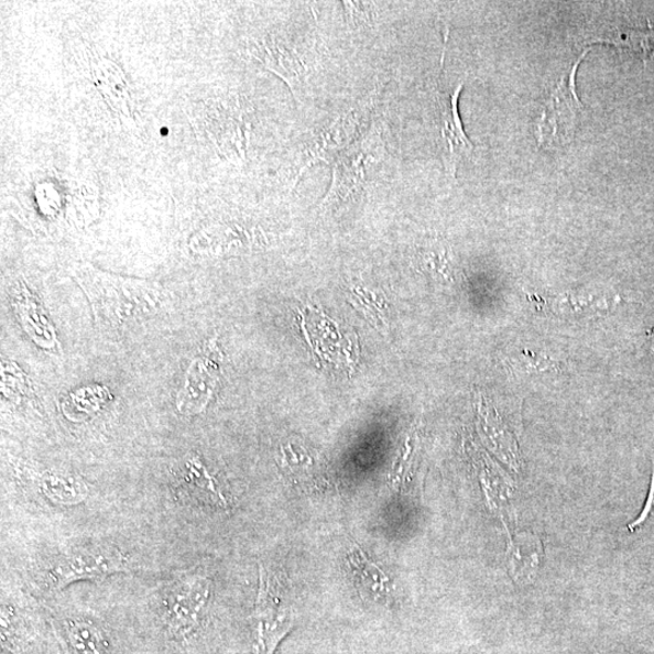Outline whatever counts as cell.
<instances>
[{
  "instance_id": "obj_1",
  "label": "cell",
  "mask_w": 654,
  "mask_h": 654,
  "mask_svg": "<svg viewBox=\"0 0 654 654\" xmlns=\"http://www.w3.org/2000/svg\"><path fill=\"white\" fill-rule=\"evenodd\" d=\"M73 276L87 295L97 329L117 333L135 320L160 310L163 290L141 279L108 274L89 263H80Z\"/></svg>"
},
{
  "instance_id": "obj_2",
  "label": "cell",
  "mask_w": 654,
  "mask_h": 654,
  "mask_svg": "<svg viewBox=\"0 0 654 654\" xmlns=\"http://www.w3.org/2000/svg\"><path fill=\"white\" fill-rule=\"evenodd\" d=\"M259 590L251 614L252 654H275L296 626L297 615L281 580L259 564Z\"/></svg>"
},
{
  "instance_id": "obj_3",
  "label": "cell",
  "mask_w": 654,
  "mask_h": 654,
  "mask_svg": "<svg viewBox=\"0 0 654 654\" xmlns=\"http://www.w3.org/2000/svg\"><path fill=\"white\" fill-rule=\"evenodd\" d=\"M379 100V92L371 91L357 105L351 106L327 123L303 144L298 153L296 185L310 166L319 163L333 164L338 155L347 151L366 133V127Z\"/></svg>"
},
{
  "instance_id": "obj_4",
  "label": "cell",
  "mask_w": 654,
  "mask_h": 654,
  "mask_svg": "<svg viewBox=\"0 0 654 654\" xmlns=\"http://www.w3.org/2000/svg\"><path fill=\"white\" fill-rule=\"evenodd\" d=\"M384 151L382 132L371 127L353 145L338 155L331 164V186L321 203V209L329 211L366 190L374 170L383 161Z\"/></svg>"
},
{
  "instance_id": "obj_5",
  "label": "cell",
  "mask_w": 654,
  "mask_h": 654,
  "mask_svg": "<svg viewBox=\"0 0 654 654\" xmlns=\"http://www.w3.org/2000/svg\"><path fill=\"white\" fill-rule=\"evenodd\" d=\"M212 580L199 568L179 575L163 592V618L168 633L186 640L197 632L209 608Z\"/></svg>"
},
{
  "instance_id": "obj_6",
  "label": "cell",
  "mask_w": 654,
  "mask_h": 654,
  "mask_svg": "<svg viewBox=\"0 0 654 654\" xmlns=\"http://www.w3.org/2000/svg\"><path fill=\"white\" fill-rule=\"evenodd\" d=\"M129 568V557L115 545H81L56 557L47 568L45 585L57 591L79 580L103 579Z\"/></svg>"
},
{
  "instance_id": "obj_7",
  "label": "cell",
  "mask_w": 654,
  "mask_h": 654,
  "mask_svg": "<svg viewBox=\"0 0 654 654\" xmlns=\"http://www.w3.org/2000/svg\"><path fill=\"white\" fill-rule=\"evenodd\" d=\"M250 55L283 79L297 100L310 77L314 54L302 41L287 34H269L253 40Z\"/></svg>"
},
{
  "instance_id": "obj_8",
  "label": "cell",
  "mask_w": 654,
  "mask_h": 654,
  "mask_svg": "<svg viewBox=\"0 0 654 654\" xmlns=\"http://www.w3.org/2000/svg\"><path fill=\"white\" fill-rule=\"evenodd\" d=\"M588 52L589 48H586L574 65L564 73L543 107L537 124V137L539 143L547 148L564 145L575 138L581 115L585 113V106L576 91V75L581 59Z\"/></svg>"
},
{
  "instance_id": "obj_9",
  "label": "cell",
  "mask_w": 654,
  "mask_h": 654,
  "mask_svg": "<svg viewBox=\"0 0 654 654\" xmlns=\"http://www.w3.org/2000/svg\"><path fill=\"white\" fill-rule=\"evenodd\" d=\"M198 118L206 135L222 156L229 161H246L250 123L238 100L206 103Z\"/></svg>"
},
{
  "instance_id": "obj_10",
  "label": "cell",
  "mask_w": 654,
  "mask_h": 654,
  "mask_svg": "<svg viewBox=\"0 0 654 654\" xmlns=\"http://www.w3.org/2000/svg\"><path fill=\"white\" fill-rule=\"evenodd\" d=\"M465 88V80L456 87L436 89L435 99L439 109V123L442 139L445 145V166L453 177H456L457 167L464 157L475 151V145L467 137L462 119L459 117L458 100Z\"/></svg>"
},
{
  "instance_id": "obj_11",
  "label": "cell",
  "mask_w": 654,
  "mask_h": 654,
  "mask_svg": "<svg viewBox=\"0 0 654 654\" xmlns=\"http://www.w3.org/2000/svg\"><path fill=\"white\" fill-rule=\"evenodd\" d=\"M505 567L517 587H527L536 580L544 559L541 538L531 531L509 532Z\"/></svg>"
},
{
  "instance_id": "obj_12",
  "label": "cell",
  "mask_w": 654,
  "mask_h": 654,
  "mask_svg": "<svg viewBox=\"0 0 654 654\" xmlns=\"http://www.w3.org/2000/svg\"><path fill=\"white\" fill-rule=\"evenodd\" d=\"M348 565L351 575L356 579L357 587L363 598L390 604L393 600L392 579L383 569L372 562L368 554L358 544L351 543L347 553Z\"/></svg>"
},
{
  "instance_id": "obj_13",
  "label": "cell",
  "mask_w": 654,
  "mask_h": 654,
  "mask_svg": "<svg viewBox=\"0 0 654 654\" xmlns=\"http://www.w3.org/2000/svg\"><path fill=\"white\" fill-rule=\"evenodd\" d=\"M214 369L208 357L193 360L187 371L185 385L177 395V408L182 415H197L208 406L218 382L212 373Z\"/></svg>"
},
{
  "instance_id": "obj_14",
  "label": "cell",
  "mask_w": 654,
  "mask_h": 654,
  "mask_svg": "<svg viewBox=\"0 0 654 654\" xmlns=\"http://www.w3.org/2000/svg\"><path fill=\"white\" fill-rule=\"evenodd\" d=\"M479 429L484 444L495 457L509 468L517 470L521 466V457L514 435L502 417L484 405L482 400L479 403Z\"/></svg>"
},
{
  "instance_id": "obj_15",
  "label": "cell",
  "mask_w": 654,
  "mask_h": 654,
  "mask_svg": "<svg viewBox=\"0 0 654 654\" xmlns=\"http://www.w3.org/2000/svg\"><path fill=\"white\" fill-rule=\"evenodd\" d=\"M481 488L490 511L502 520L509 531V519L514 505V484L511 478L499 467L483 464L480 471Z\"/></svg>"
},
{
  "instance_id": "obj_16",
  "label": "cell",
  "mask_w": 654,
  "mask_h": 654,
  "mask_svg": "<svg viewBox=\"0 0 654 654\" xmlns=\"http://www.w3.org/2000/svg\"><path fill=\"white\" fill-rule=\"evenodd\" d=\"M92 79L109 106L127 116L132 112L128 83L112 61L97 58L92 64Z\"/></svg>"
},
{
  "instance_id": "obj_17",
  "label": "cell",
  "mask_w": 654,
  "mask_h": 654,
  "mask_svg": "<svg viewBox=\"0 0 654 654\" xmlns=\"http://www.w3.org/2000/svg\"><path fill=\"white\" fill-rule=\"evenodd\" d=\"M40 490L47 502L58 506H77L90 495L88 484L64 472H46L40 480Z\"/></svg>"
},
{
  "instance_id": "obj_18",
  "label": "cell",
  "mask_w": 654,
  "mask_h": 654,
  "mask_svg": "<svg viewBox=\"0 0 654 654\" xmlns=\"http://www.w3.org/2000/svg\"><path fill=\"white\" fill-rule=\"evenodd\" d=\"M545 307L562 317L577 318L610 309L615 297L592 293H566L543 298Z\"/></svg>"
},
{
  "instance_id": "obj_19",
  "label": "cell",
  "mask_w": 654,
  "mask_h": 654,
  "mask_svg": "<svg viewBox=\"0 0 654 654\" xmlns=\"http://www.w3.org/2000/svg\"><path fill=\"white\" fill-rule=\"evenodd\" d=\"M184 479L187 488L199 495V499L209 504L226 509L228 501L217 480L210 475L201 460L197 457L189 458L185 464Z\"/></svg>"
},
{
  "instance_id": "obj_20",
  "label": "cell",
  "mask_w": 654,
  "mask_h": 654,
  "mask_svg": "<svg viewBox=\"0 0 654 654\" xmlns=\"http://www.w3.org/2000/svg\"><path fill=\"white\" fill-rule=\"evenodd\" d=\"M66 637L73 654H107L108 641L102 630L87 620H75L66 626Z\"/></svg>"
},
{
  "instance_id": "obj_21",
  "label": "cell",
  "mask_w": 654,
  "mask_h": 654,
  "mask_svg": "<svg viewBox=\"0 0 654 654\" xmlns=\"http://www.w3.org/2000/svg\"><path fill=\"white\" fill-rule=\"evenodd\" d=\"M417 261L423 272L438 276L444 282H455L454 254L444 242L433 241L428 246L421 248L417 253Z\"/></svg>"
},
{
  "instance_id": "obj_22",
  "label": "cell",
  "mask_w": 654,
  "mask_h": 654,
  "mask_svg": "<svg viewBox=\"0 0 654 654\" xmlns=\"http://www.w3.org/2000/svg\"><path fill=\"white\" fill-rule=\"evenodd\" d=\"M282 466L288 469L303 487L317 489L320 482L312 477L310 469L314 467V459L306 448L295 446L293 443L282 446Z\"/></svg>"
},
{
  "instance_id": "obj_23",
  "label": "cell",
  "mask_w": 654,
  "mask_h": 654,
  "mask_svg": "<svg viewBox=\"0 0 654 654\" xmlns=\"http://www.w3.org/2000/svg\"><path fill=\"white\" fill-rule=\"evenodd\" d=\"M603 42L629 48L636 53L644 63L654 57V30L646 32L626 31L618 32L603 40Z\"/></svg>"
},
{
  "instance_id": "obj_24",
  "label": "cell",
  "mask_w": 654,
  "mask_h": 654,
  "mask_svg": "<svg viewBox=\"0 0 654 654\" xmlns=\"http://www.w3.org/2000/svg\"><path fill=\"white\" fill-rule=\"evenodd\" d=\"M513 362L516 368L530 373L553 371L559 367V362L553 358L547 355L536 353L533 350L520 351Z\"/></svg>"
},
{
  "instance_id": "obj_25",
  "label": "cell",
  "mask_w": 654,
  "mask_h": 654,
  "mask_svg": "<svg viewBox=\"0 0 654 654\" xmlns=\"http://www.w3.org/2000/svg\"><path fill=\"white\" fill-rule=\"evenodd\" d=\"M654 517V470L652 475L650 493L646 500V504L637 519L632 524L628 525V528L634 532L636 528L644 527L648 524V521Z\"/></svg>"
},
{
  "instance_id": "obj_26",
  "label": "cell",
  "mask_w": 654,
  "mask_h": 654,
  "mask_svg": "<svg viewBox=\"0 0 654 654\" xmlns=\"http://www.w3.org/2000/svg\"><path fill=\"white\" fill-rule=\"evenodd\" d=\"M650 338H651V345H652V348H653V350H654V326H653V329H652V330H651V333H650Z\"/></svg>"
}]
</instances>
